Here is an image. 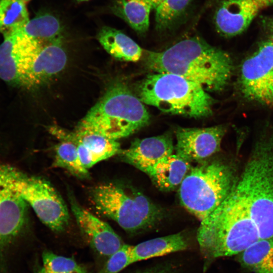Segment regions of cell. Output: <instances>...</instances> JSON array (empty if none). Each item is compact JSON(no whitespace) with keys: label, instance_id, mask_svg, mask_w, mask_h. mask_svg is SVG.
Listing matches in <instances>:
<instances>
[{"label":"cell","instance_id":"obj_20","mask_svg":"<svg viewBox=\"0 0 273 273\" xmlns=\"http://www.w3.org/2000/svg\"><path fill=\"white\" fill-rule=\"evenodd\" d=\"M17 32L23 38L41 44L62 40L63 37L60 20L48 13L37 15Z\"/></svg>","mask_w":273,"mask_h":273},{"label":"cell","instance_id":"obj_1","mask_svg":"<svg viewBox=\"0 0 273 273\" xmlns=\"http://www.w3.org/2000/svg\"><path fill=\"white\" fill-rule=\"evenodd\" d=\"M145 63L155 72L177 74L207 92L223 90L234 69L229 54L198 36L183 39L163 51H146Z\"/></svg>","mask_w":273,"mask_h":273},{"label":"cell","instance_id":"obj_19","mask_svg":"<svg viewBox=\"0 0 273 273\" xmlns=\"http://www.w3.org/2000/svg\"><path fill=\"white\" fill-rule=\"evenodd\" d=\"M97 38L105 50L117 59L136 62L143 55V50L141 47L130 37L116 29L103 27Z\"/></svg>","mask_w":273,"mask_h":273},{"label":"cell","instance_id":"obj_23","mask_svg":"<svg viewBox=\"0 0 273 273\" xmlns=\"http://www.w3.org/2000/svg\"><path fill=\"white\" fill-rule=\"evenodd\" d=\"M240 254L246 267L255 273H273V238L259 239Z\"/></svg>","mask_w":273,"mask_h":273},{"label":"cell","instance_id":"obj_33","mask_svg":"<svg viewBox=\"0 0 273 273\" xmlns=\"http://www.w3.org/2000/svg\"><path fill=\"white\" fill-rule=\"evenodd\" d=\"M77 1L81 2V1H88V0H77Z\"/></svg>","mask_w":273,"mask_h":273},{"label":"cell","instance_id":"obj_4","mask_svg":"<svg viewBox=\"0 0 273 273\" xmlns=\"http://www.w3.org/2000/svg\"><path fill=\"white\" fill-rule=\"evenodd\" d=\"M144 103L161 111L201 118L212 113L213 99L200 85L181 76L155 72L147 75L137 88Z\"/></svg>","mask_w":273,"mask_h":273},{"label":"cell","instance_id":"obj_2","mask_svg":"<svg viewBox=\"0 0 273 273\" xmlns=\"http://www.w3.org/2000/svg\"><path fill=\"white\" fill-rule=\"evenodd\" d=\"M234 187L220 205L201 221L197 238L208 259L240 254L260 239L247 208Z\"/></svg>","mask_w":273,"mask_h":273},{"label":"cell","instance_id":"obj_12","mask_svg":"<svg viewBox=\"0 0 273 273\" xmlns=\"http://www.w3.org/2000/svg\"><path fill=\"white\" fill-rule=\"evenodd\" d=\"M69 201L81 233L97 253L109 257L124 244L108 223L82 207L72 196Z\"/></svg>","mask_w":273,"mask_h":273},{"label":"cell","instance_id":"obj_10","mask_svg":"<svg viewBox=\"0 0 273 273\" xmlns=\"http://www.w3.org/2000/svg\"><path fill=\"white\" fill-rule=\"evenodd\" d=\"M16 170L0 164V268L26 220L27 203L14 186Z\"/></svg>","mask_w":273,"mask_h":273},{"label":"cell","instance_id":"obj_18","mask_svg":"<svg viewBox=\"0 0 273 273\" xmlns=\"http://www.w3.org/2000/svg\"><path fill=\"white\" fill-rule=\"evenodd\" d=\"M191 167L190 162L172 154L155 165L148 175L158 188L169 191L180 185Z\"/></svg>","mask_w":273,"mask_h":273},{"label":"cell","instance_id":"obj_34","mask_svg":"<svg viewBox=\"0 0 273 273\" xmlns=\"http://www.w3.org/2000/svg\"><path fill=\"white\" fill-rule=\"evenodd\" d=\"M272 43H273V32H272V40H271Z\"/></svg>","mask_w":273,"mask_h":273},{"label":"cell","instance_id":"obj_8","mask_svg":"<svg viewBox=\"0 0 273 273\" xmlns=\"http://www.w3.org/2000/svg\"><path fill=\"white\" fill-rule=\"evenodd\" d=\"M14 186L44 224L55 232H62L66 228L69 221L67 207L59 193L48 181L16 170Z\"/></svg>","mask_w":273,"mask_h":273},{"label":"cell","instance_id":"obj_25","mask_svg":"<svg viewBox=\"0 0 273 273\" xmlns=\"http://www.w3.org/2000/svg\"><path fill=\"white\" fill-rule=\"evenodd\" d=\"M55 146V156L52 167L62 168L79 178H86L88 171L82 166L78 155L77 146L68 140H59Z\"/></svg>","mask_w":273,"mask_h":273},{"label":"cell","instance_id":"obj_13","mask_svg":"<svg viewBox=\"0 0 273 273\" xmlns=\"http://www.w3.org/2000/svg\"><path fill=\"white\" fill-rule=\"evenodd\" d=\"M40 46L22 38L17 32L4 37L0 44V79L21 86L28 64Z\"/></svg>","mask_w":273,"mask_h":273},{"label":"cell","instance_id":"obj_30","mask_svg":"<svg viewBox=\"0 0 273 273\" xmlns=\"http://www.w3.org/2000/svg\"><path fill=\"white\" fill-rule=\"evenodd\" d=\"M137 273H166L162 269L155 267L151 269L145 270Z\"/></svg>","mask_w":273,"mask_h":273},{"label":"cell","instance_id":"obj_11","mask_svg":"<svg viewBox=\"0 0 273 273\" xmlns=\"http://www.w3.org/2000/svg\"><path fill=\"white\" fill-rule=\"evenodd\" d=\"M226 132L223 125L175 130V154L191 162H201L219 151Z\"/></svg>","mask_w":273,"mask_h":273},{"label":"cell","instance_id":"obj_32","mask_svg":"<svg viewBox=\"0 0 273 273\" xmlns=\"http://www.w3.org/2000/svg\"><path fill=\"white\" fill-rule=\"evenodd\" d=\"M35 273H49L47 272L43 268L41 267L39 268Z\"/></svg>","mask_w":273,"mask_h":273},{"label":"cell","instance_id":"obj_27","mask_svg":"<svg viewBox=\"0 0 273 273\" xmlns=\"http://www.w3.org/2000/svg\"><path fill=\"white\" fill-rule=\"evenodd\" d=\"M42 268L49 273H86L85 269L74 259L44 251Z\"/></svg>","mask_w":273,"mask_h":273},{"label":"cell","instance_id":"obj_16","mask_svg":"<svg viewBox=\"0 0 273 273\" xmlns=\"http://www.w3.org/2000/svg\"><path fill=\"white\" fill-rule=\"evenodd\" d=\"M174 147L171 135L166 133L156 136L135 139L118 154L121 159L148 173L161 160L172 154Z\"/></svg>","mask_w":273,"mask_h":273},{"label":"cell","instance_id":"obj_17","mask_svg":"<svg viewBox=\"0 0 273 273\" xmlns=\"http://www.w3.org/2000/svg\"><path fill=\"white\" fill-rule=\"evenodd\" d=\"M259 10L253 0H224L214 14L216 29L225 36L239 34L248 28Z\"/></svg>","mask_w":273,"mask_h":273},{"label":"cell","instance_id":"obj_9","mask_svg":"<svg viewBox=\"0 0 273 273\" xmlns=\"http://www.w3.org/2000/svg\"><path fill=\"white\" fill-rule=\"evenodd\" d=\"M240 91L249 101L273 107V43L262 42L243 62L238 79Z\"/></svg>","mask_w":273,"mask_h":273},{"label":"cell","instance_id":"obj_3","mask_svg":"<svg viewBox=\"0 0 273 273\" xmlns=\"http://www.w3.org/2000/svg\"><path fill=\"white\" fill-rule=\"evenodd\" d=\"M144 104L124 84H112L79 122L74 131L118 140L150 122Z\"/></svg>","mask_w":273,"mask_h":273},{"label":"cell","instance_id":"obj_29","mask_svg":"<svg viewBox=\"0 0 273 273\" xmlns=\"http://www.w3.org/2000/svg\"><path fill=\"white\" fill-rule=\"evenodd\" d=\"M259 9H263L273 5V0H253Z\"/></svg>","mask_w":273,"mask_h":273},{"label":"cell","instance_id":"obj_28","mask_svg":"<svg viewBox=\"0 0 273 273\" xmlns=\"http://www.w3.org/2000/svg\"><path fill=\"white\" fill-rule=\"evenodd\" d=\"M132 248V246L124 244L108 257L103 267L96 273H118L133 263Z\"/></svg>","mask_w":273,"mask_h":273},{"label":"cell","instance_id":"obj_6","mask_svg":"<svg viewBox=\"0 0 273 273\" xmlns=\"http://www.w3.org/2000/svg\"><path fill=\"white\" fill-rule=\"evenodd\" d=\"M91 198L101 214L129 233L153 226L163 216L161 209L143 194L114 184L97 186Z\"/></svg>","mask_w":273,"mask_h":273},{"label":"cell","instance_id":"obj_7","mask_svg":"<svg viewBox=\"0 0 273 273\" xmlns=\"http://www.w3.org/2000/svg\"><path fill=\"white\" fill-rule=\"evenodd\" d=\"M234 189L245 204L260 239L273 238V156L252 160Z\"/></svg>","mask_w":273,"mask_h":273},{"label":"cell","instance_id":"obj_24","mask_svg":"<svg viewBox=\"0 0 273 273\" xmlns=\"http://www.w3.org/2000/svg\"><path fill=\"white\" fill-rule=\"evenodd\" d=\"M24 0H0V32L6 37L21 29L29 21Z\"/></svg>","mask_w":273,"mask_h":273},{"label":"cell","instance_id":"obj_14","mask_svg":"<svg viewBox=\"0 0 273 273\" xmlns=\"http://www.w3.org/2000/svg\"><path fill=\"white\" fill-rule=\"evenodd\" d=\"M67 62L62 40L41 46L29 63L21 86L31 88L46 84L63 71Z\"/></svg>","mask_w":273,"mask_h":273},{"label":"cell","instance_id":"obj_5","mask_svg":"<svg viewBox=\"0 0 273 273\" xmlns=\"http://www.w3.org/2000/svg\"><path fill=\"white\" fill-rule=\"evenodd\" d=\"M235 184L229 165L218 161L203 162L191 167L181 183L180 204L202 221L225 200Z\"/></svg>","mask_w":273,"mask_h":273},{"label":"cell","instance_id":"obj_21","mask_svg":"<svg viewBox=\"0 0 273 273\" xmlns=\"http://www.w3.org/2000/svg\"><path fill=\"white\" fill-rule=\"evenodd\" d=\"M188 246L181 233L149 240L132 246L133 262L184 250Z\"/></svg>","mask_w":273,"mask_h":273},{"label":"cell","instance_id":"obj_22","mask_svg":"<svg viewBox=\"0 0 273 273\" xmlns=\"http://www.w3.org/2000/svg\"><path fill=\"white\" fill-rule=\"evenodd\" d=\"M152 9L150 0H118L113 6L112 11L135 31L144 33L148 30Z\"/></svg>","mask_w":273,"mask_h":273},{"label":"cell","instance_id":"obj_35","mask_svg":"<svg viewBox=\"0 0 273 273\" xmlns=\"http://www.w3.org/2000/svg\"><path fill=\"white\" fill-rule=\"evenodd\" d=\"M24 1H25L26 2H28V1H29L30 0H24Z\"/></svg>","mask_w":273,"mask_h":273},{"label":"cell","instance_id":"obj_15","mask_svg":"<svg viewBox=\"0 0 273 273\" xmlns=\"http://www.w3.org/2000/svg\"><path fill=\"white\" fill-rule=\"evenodd\" d=\"M51 133L58 140H70L77 145L80 162L87 170L98 162L118 154L121 150L117 140L95 133L69 131L55 126Z\"/></svg>","mask_w":273,"mask_h":273},{"label":"cell","instance_id":"obj_31","mask_svg":"<svg viewBox=\"0 0 273 273\" xmlns=\"http://www.w3.org/2000/svg\"><path fill=\"white\" fill-rule=\"evenodd\" d=\"M153 9H156L158 6H159L161 4L164 2L166 0H150Z\"/></svg>","mask_w":273,"mask_h":273},{"label":"cell","instance_id":"obj_26","mask_svg":"<svg viewBox=\"0 0 273 273\" xmlns=\"http://www.w3.org/2000/svg\"><path fill=\"white\" fill-rule=\"evenodd\" d=\"M191 0H166L155 9L156 28L164 31L171 28L181 17Z\"/></svg>","mask_w":273,"mask_h":273}]
</instances>
